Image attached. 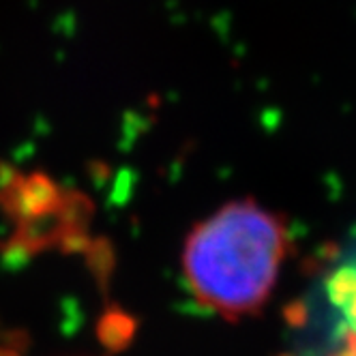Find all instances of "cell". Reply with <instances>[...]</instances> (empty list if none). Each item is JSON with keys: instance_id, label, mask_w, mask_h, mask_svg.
Here are the masks:
<instances>
[{"instance_id": "cell-1", "label": "cell", "mask_w": 356, "mask_h": 356, "mask_svg": "<svg viewBox=\"0 0 356 356\" xmlns=\"http://www.w3.org/2000/svg\"><path fill=\"white\" fill-rule=\"evenodd\" d=\"M292 251L286 219L251 197L225 202L193 225L181 273L193 300L227 322L258 316Z\"/></svg>"}, {"instance_id": "cell-2", "label": "cell", "mask_w": 356, "mask_h": 356, "mask_svg": "<svg viewBox=\"0 0 356 356\" xmlns=\"http://www.w3.org/2000/svg\"><path fill=\"white\" fill-rule=\"evenodd\" d=\"M0 356H24L22 352H15L11 348H0Z\"/></svg>"}]
</instances>
